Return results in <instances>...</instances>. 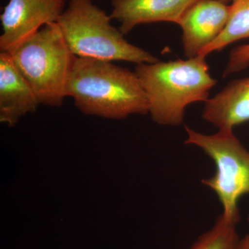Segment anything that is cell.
<instances>
[{
	"label": "cell",
	"mask_w": 249,
	"mask_h": 249,
	"mask_svg": "<svg viewBox=\"0 0 249 249\" xmlns=\"http://www.w3.org/2000/svg\"><path fill=\"white\" fill-rule=\"evenodd\" d=\"M249 67V44L240 45L232 49L229 61L223 72V78L238 73Z\"/></svg>",
	"instance_id": "obj_13"
},
{
	"label": "cell",
	"mask_w": 249,
	"mask_h": 249,
	"mask_svg": "<svg viewBox=\"0 0 249 249\" xmlns=\"http://www.w3.org/2000/svg\"></svg>",
	"instance_id": "obj_16"
},
{
	"label": "cell",
	"mask_w": 249,
	"mask_h": 249,
	"mask_svg": "<svg viewBox=\"0 0 249 249\" xmlns=\"http://www.w3.org/2000/svg\"><path fill=\"white\" fill-rule=\"evenodd\" d=\"M218 1H222V2L227 4H229V3L232 2V0H218Z\"/></svg>",
	"instance_id": "obj_15"
},
{
	"label": "cell",
	"mask_w": 249,
	"mask_h": 249,
	"mask_svg": "<svg viewBox=\"0 0 249 249\" xmlns=\"http://www.w3.org/2000/svg\"><path fill=\"white\" fill-rule=\"evenodd\" d=\"M6 53L32 88L40 105L62 106L76 56L67 46L56 22L46 24Z\"/></svg>",
	"instance_id": "obj_4"
},
{
	"label": "cell",
	"mask_w": 249,
	"mask_h": 249,
	"mask_svg": "<svg viewBox=\"0 0 249 249\" xmlns=\"http://www.w3.org/2000/svg\"><path fill=\"white\" fill-rule=\"evenodd\" d=\"M69 0H9L0 16V51L9 52L50 23L57 22Z\"/></svg>",
	"instance_id": "obj_6"
},
{
	"label": "cell",
	"mask_w": 249,
	"mask_h": 249,
	"mask_svg": "<svg viewBox=\"0 0 249 249\" xmlns=\"http://www.w3.org/2000/svg\"><path fill=\"white\" fill-rule=\"evenodd\" d=\"M203 119L218 129H233L249 121V76L232 80L206 102Z\"/></svg>",
	"instance_id": "obj_10"
},
{
	"label": "cell",
	"mask_w": 249,
	"mask_h": 249,
	"mask_svg": "<svg viewBox=\"0 0 249 249\" xmlns=\"http://www.w3.org/2000/svg\"><path fill=\"white\" fill-rule=\"evenodd\" d=\"M230 16L225 29L213 43L199 55L206 58L210 53L221 52L237 41L249 39V0H232Z\"/></svg>",
	"instance_id": "obj_11"
},
{
	"label": "cell",
	"mask_w": 249,
	"mask_h": 249,
	"mask_svg": "<svg viewBox=\"0 0 249 249\" xmlns=\"http://www.w3.org/2000/svg\"><path fill=\"white\" fill-rule=\"evenodd\" d=\"M236 225L221 214L213 227L199 236L189 249H237L240 239Z\"/></svg>",
	"instance_id": "obj_12"
},
{
	"label": "cell",
	"mask_w": 249,
	"mask_h": 249,
	"mask_svg": "<svg viewBox=\"0 0 249 249\" xmlns=\"http://www.w3.org/2000/svg\"><path fill=\"white\" fill-rule=\"evenodd\" d=\"M231 6L218 0H196L186 10L178 25L182 29L187 58L198 56L221 35L230 16Z\"/></svg>",
	"instance_id": "obj_7"
},
{
	"label": "cell",
	"mask_w": 249,
	"mask_h": 249,
	"mask_svg": "<svg viewBox=\"0 0 249 249\" xmlns=\"http://www.w3.org/2000/svg\"><path fill=\"white\" fill-rule=\"evenodd\" d=\"M196 0H111V19L120 22L127 35L139 24L170 22L178 24L186 10Z\"/></svg>",
	"instance_id": "obj_8"
},
{
	"label": "cell",
	"mask_w": 249,
	"mask_h": 249,
	"mask_svg": "<svg viewBox=\"0 0 249 249\" xmlns=\"http://www.w3.org/2000/svg\"><path fill=\"white\" fill-rule=\"evenodd\" d=\"M40 105L35 93L9 53H0V121L15 125Z\"/></svg>",
	"instance_id": "obj_9"
},
{
	"label": "cell",
	"mask_w": 249,
	"mask_h": 249,
	"mask_svg": "<svg viewBox=\"0 0 249 249\" xmlns=\"http://www.w3.org/2000/svg\"><path fill=\"white\" fill-rule=\"evenodd\" d=\"M185 143L199 147L213 160L216 172L204 178L203 184L217 195L223 208L222 217L237 224L240 219L239 201L249 194V151L233 133V129H219L214 134H201L185 127Z\"/></svg>",
	"instance_id": "obj_5"
},
{
	"label": "cell",
	"mask_w": 249,
	"mask_h": 249,
	"mask_svg": "<svg viewBox=\"0 0 249 249\" xmlns=\"http://www.w3.org/2000/svg\"><path fill=\"white\" fill-rule=\"evenodd\" d=\"M66 95L88 115L121 119L149 113L146 93L137 73L111 62L76 57Z\"/></svg>",
	"instance_id": "obj_1"
},
{
	"label": "cell",
	"mask_w": 249,
	"mask_h": 249,
	"mask_svg": "<svg viewBox=\"0 0 249 249\" xmlns=\"http://www.w3.org/2000/svg\"><path fill=\"white\" fill-rule=\"evenodd\" d=\"M237 249H249V235H246L244 238L240 239Z\"/></svg>",
	"instance_id": "obj_14"
},
{
	"label": "cell",
	"mask_w": 249,
	"mask_h": 249,
	"mask_svg": "<svg viewBox=\"0 0 249 249\" xmlns=\"http://www.w3.org/2000/svg\"><path fill=\"white\" fill-rule=\"evenodd\" d=\"M111 18L91 0H69L57 24L67 46L78 58L103 61L155 63L159 59L147 51L132 45Z\"/></svg>",
	"instance_id": "obj_3"
},
{
	"label": "cell",
	"mask_w": 249,
	"mask_h": 249,
	"mask_svg": "<svg viewBox=\"0 0 249 249\" xmlns=\"http://www.w3.org/2000/svg\"><path fill=\"white\" fill-rule=\"evenodd\" d=\"M204 57L138 64V76L149 103L152 120L161 125L183 124L185 111L196 102H206L217 84Z\"/></svg>",
	"instance_id": "obj_2"
}]
</instances>
